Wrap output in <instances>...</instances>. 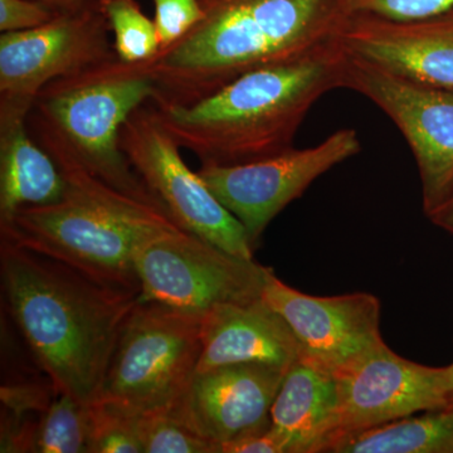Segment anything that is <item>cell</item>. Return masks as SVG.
Returning a JSON list of instances; mask_svg holds the SVG:
<instances>
[{
	"label": "cell",
	"instance_id": "obj_3",
	"mask_svg": "<svg viewBox=\"0 0 453 453\" xmlns=\"http://www.w3.org/2000/svg\"><path fill=\"white\" fill-rule=\"evenodd\" d=\"M345 65L347 53L335 41L250 71L195 103H149L178 145L202 165H241L294 148L316 101L342 88Z\"/></svg>",
	"mask_w": 453,
	"mask_h": 453
},
{
	"label": "cell",
	"instance_id": "obj_28",
	"mask_svg": "<svg viewBox=\"0 0 453 453\" xmlns=\"http://www.w3.org/2000/svg\"><path fill=\"white\" fill-rule=\"evenodd\" d=\"M426 216L434 225L453 234V193L447 196L445 201L436 205L434 210L426 213Z\"/></svg>",
	"mask_w": 453,
	"mask_h": 453
},
{
	"label": "cell",
	"instance_id": "obj_11",
	"mask_svg": "<svg viewBox=\"0 0 453 453\" xmlns=\"http://www.w3.org/2000/svg\"><path fill=\"white\" fill-rule=\"evenodd\" d=\"M98 0L50 22L0 35V98L31 104L47 83L116 57Z\"/></svg>",
	"mask_w": 453,
	"mask_h": 453
},
{
	"label": "cell",
	"instance_id": "obj_10",
	"mask_svg": "<svg viewBox=\"0 0 453 453\" xmlns=\"http://www.w3.org/2000/svg\"><path fill=\"white\" fill-rule=\"evenodd\" d=\"M360 150L357 131L340 129L310 148H291L241 165H201L198 173L217 199L242 223L256 251L275 217L316 179Z\"/></svg>",
	"mask_w": 453,
	"mask_h": 453
},
{
	"label": "cell",
	"instance_id": "obj_8",
	"mask_svg": "<svg viewBox=\"0 0 453 453\" xmlns=\"http://www.w3.org/2000/svg\"><path fill=\"white\" fill-rule=\"evenodd\" d=\"M120 146L127 159L180 228L237 257L253 259L246 229L184 162L180 146L150 103L122 125Z\"/></svg>",
	"mask_w": 453,
	"mask_h": 453
},
{
	"label": "cell",
	"instance_id": "obj_25",
	"mask_svg": "<svg viewBox=\"0 0 453 453\" xmlns=\"http://www.w3.org/2000/svg\"><path fill=\"white\" fill-rule=\"evenodd\" d=\"M350 13L387 19L412 20L438 16L453 9V0H348Z\"/></svg>",
	"mask_w": 453,
	"mask_h": 453
},
{
	"label": "cell",
	"instance_id": "obj_5",
	"mask_svg": "<svg viewBox=\"0 0 453 453\" xmlns=\"http://www.w3.org/2000/svg\"><path fill=\"white\" fill-rule=\"evenodd\" d=\"M155 94L149 61L127 64L116 56L47 83L29 116L53 131L94 177L169 216L120 146L122 125Z\"/></svg>",
	"mask_w": 453,
	"mask_h": 453
},
{
	"label": "cell",
	"instance_id": "obj_24",
	"mask_svg": "<svg viewBox=\"0 0 453 453\" xmlns=\"http://www.w3.org/2000/svg\"><path fill=\"white\" fill-rule=\"evenodd\" d=\"M154 22L159 33L162 50L181 40L201 22L203 9L199 0H153Z\"/></svg>",
	"mask_w": 453,
	"mask_h": 453
},
{
	"label": "cell",
	"instance_id": "obj_27",
	"mask_svg": "<svg viewBox=\"0 0 453 453\" xmlns=\"http://www.w3.org/2000/svg\"><path fill=\"white\" fill-rule=\"evenodd\" d=\"M220 453H288V449L270 419V422L222 445Z\"/></svg>",
	"mask_w": 453,
	"mask_h": 453
},
{
	"label": "cell",
	"instance_id": "obj_16",
	"mask_svg": "<svg viewBox=\"0 0 453 453\" xmlns=\"http://www.w3.org/2000/svg\"><path fill=\"white\" fill-rule=\"evenodd\" d=\"M201 342L196 372L238 363L288 369L301 357L290 326L262 296L225 303L202 316Z\"/></svg>",
	"mask_w": 453,
	"mask_h": 453
},
{
	"label": "cell",
	"instance_id": "obj_9",
	"mask_svg": "<svg viewBox=\"0 0 453 453\" xmlns=\"http://www.w3.org/2000/svg\"><path fill=\"white\" fill-rule=\"evenodd\" d=\"M342 88L371 100L407 140L422 184L428 213L453 193V88L396 76L347 55Z\"/></svg>",
	"mask_w": 453,
	"mask_h": 453
},
{
	"label": "cell",
	"instance_id": "obj_14",
	"mask_svg": "<svg viewBox=\"0 0 453 453\" xmlns=\"http://www.w3.org/2000/svg\"><path fill=\"white\" fill-rule=\"evenodd\" d=\"M286 372L259 363L196 372L169 413L199 436L222 447L270 422L271 407Z\"/></svg>",
	"mask_w": 453,
	"mask_h": 453
},
{
	"label": "cell",
	"instance_id": "obj_22",
	"mask_svg": "<svg viewBox=\"0 0 453 453\" xmlns=\"http://www.w3.org/2000/svg\"><path fill=\"white\" fill-rule=\"evenodd\" d=\"M138 434L144 453H220L169 412L138 416Z\"/></svg>",
	"mask_w": 453,
	"mask_h": 453
},
{
	"label": "cell",
	"instance_id": "obj_18",
	"mask_svg": "<svg viewBox=\"0 0 453 453\" xmlns=\"http://www.w3.org/2000/svg\"><path fill=\"white\" fill-rule=\"evenodd\" d=\"M339 403L338 377L300 357L283 377L271 425L288 453L327 452L338 431Z\"/></svg>",
	"mask_w": 453,
	"mask_h": 453
},
{
	"label": "cell",
	"instance_id": "obj_2",
	"mask_svg": "<svg viewBox=\"0 0 453 453\" xmlns=\"http://www.w3.org/2000/svg\"><path fill=\"white\" fill-rule=\"evenodd\" d=\"M203 18L149 61L154 103L190 104L242 74L333 43L348 0H199Z\"/></svg>",
	"mask_w": 453,
	"mask_h": 453
},
{
	"label": "cell",
	"instance_id": "obj_1",
	"mask_svg": "<svg viewBox=\"0 0 453 453\" xmlns=\"http://www.w3.org/2000/svg\"><path fill=\"white\" fill-rule=\"evenodd\" d=\"M3 303L58 395L92 404L139 294L0 241Z\"/></svg>",
	"mask_w": 453,
	"mask_h": 453
},
{
	"label": "cell",
	"instance_id": "obj_6",
	"mask_svg": "<svg viewBox=\"0 0 453 453\" xmlns=\"http://www.w3.org/2000/svg\"><path fill=\"white\" fill-rule=\"evenodd\" d=\"M202 316L140 301L107 368L97 401L133 416L169 412L195 377Z\"/></svg>",
	"mask_w": 453,
	"mask_h": 453
},
{
	"label": "cell",
	"instance_id": "obj_12",
	"mask_svg": "<svg viewBox=\"0 0 453 453\" xmlns=\"http://www.w3.org/2000/svg\"><path fill=\"white\" fill-rule=\"evenodd\" d=\"M262 297L290 326L301 359L336 377L386 344L380 301L368 292L312 296L286 285L267 267Z\"/></svg>",
	"mask_w": 453,
	"mask_h": 453
},
{
	"label": "cell",
	"instance_id": "obj_20",
	"mask_svg": "<svg viewBox=\"0 0 453 453\" xmlns=\"http://www.w3.org/2000/svg\"><path fill=\"white\" fill-rule=\"evenodd\" d=\"M91 404L56 393L38 418L32 453H89Z\"/></svg>",
	"mask_w": 453,
	"mask_h": 453
},
{
	"label": "cell",
	"instance_id": "obj_7",
	"mask_svg": "<svg viewBox=\"0 0 453 453\" xmlns=\"http://www.w3.org/2000/svg\"><path fill=\"white\" fill-rule=\"evenodd\" d=\"M266 268L180 226L154 235L135 255L140 301L199 316L225 303L261 297Z\"/></svg>",
	"mask_w": 453,
	"mask_h": 453
},
{
	"label": "cell",
	"instance_id": "obj_23",
	"mask_svg": "<svg viewBox=\"0 0 453 453\" xmlns=\"http://www.w3.org/2000/svg\"><path fill=\"white\" fill-rule=\"evenodd\" d=\"M89 453H144L138 434V416L105 402L92 403Z\"/></svg>",
	"mask_w": 453,
	"mask_h": 453
},
{
	"label": "cell",
	"instance_id": "obj_13",
	"mask_svg": "<svg viewBox=\"0 0 453 453\" xmlns=\"http://www.w3.org/2000/svg\"><path fill=\"white\" fill-rule=\"evenodd\" d=\"M338 380L339 423L332 446L384 423L452 407L449 366L418 365L387 344L338 375Z\"/></svg>",
	"mask_w": 453,
	"mask_h": 453
},
{
	"label": "cell",
	"instance_id": "obj_19",
	"mask_svg": "<svg viewBox=\"0 0 453 453\" xmlns=\"http://www.w3.org/2000/svg\"><path fill=\"white\" fill-rule=\"evenodd\" d=\"M330 453H453V405L365 429L339 440Z\"/></svg>",
	"mask_w": 453,
	"mask_h": 453
},
{
	"label": "cell",
	"instance_id": "obj_30",
	"mask_svg": "<svg viewBox=\"0 0 453 453\" xmlns=\"http://www.w3.org/2000/svg\"><path fill=\"white\" fill-rule=\"evenodd\" d=\"M449 402H451V405H453V363L449 365Z\"/></svg>",
	"mask_w": 453,
	"mask_h": 453
},
{
	"label": "cell",
	"instance_id": "obj_21",
	"mask_svg": "<svg viewBox=\"0 0 453 453\" xmlns=\"http://www.w3.org/2000/svg\"><path fill=\"white\" fill-rule=\"evenodd\" d=\"M115 41L113 50L121 61H150L162 50L154 19L146 17L136 0H98Z\"/></svg>",
	"mask_w": 453,
	"mask_h": 453
},
{
	"label": "cell",
	"instance_id": "obj_29",
	"mask_svg": "<svg viewBox=\"0 0 453 453\" xmlns=\"http://www.w3.org/2000/svg\"><path fill=\"white\" fill-rule=\"evenodd\" d=\"M38 2L49 5L57 13H61V12L74 11V9L86 7V5L91 4L96 0H38Z\"/></svg>",
	"mask_w": 453,
	"mask_h": 453
},
{
	"label": "cell",
	"instance_id": "obj_26",
	"mask_svg": "<svg viewBox=\"0 0 453 453\" xmlns=\"http://www.w3.org/2000/svg\"><path fill=\"white\" fill-rule=\"evenodd\" d=\"M57 12L38 0H0V32H19L50 22Z\"/></svg>",
	"mask_w": 453,
	"mask_h": 453
},
{
	"label": "cell",
	"instance_id": "obj_15",
	"mask_svg": "<svg viewBox=\"0 0 453 453\" xmlns=\"http://www.w3.org/2000/svg\"><path fill=\"white\" fill-rule=\"evenodd\" d=\"M336 41L348 56L396 76L453 88V9L412 20L353 13Z\"/></svg>",
	"mask_w": 453,
	"mask_h": 453
},
{
	"label": "cell",
	"instance_id": "obj_4",
	"mask_svg": "<svg viewBox=\"0 0 453 453\" xmlns=\"http://www.w3.org/2000/svg\"><path fill=\"white\" fill-rule=\"evenodd\" d=\"M28 118L33 138L61 169L65 192L59 202L20 208L2 220L0 241L50 256L140 296L136 252L154 235L179 226L164 211L94 177L53 131Z\"/></svg>",
	"mask_w": 453,
	"mask_h": 453
},
{
	"label": "cell",
	"instance_id": "obj_17",
	"mask_svg": "<svg viewBox=\"0 0 453 453\" xmlns=\"http://www.w3.org/2000/svg\"><path fill=\"white\" fill-rule=\"evenodd\" d=\"M32 106L0 98V222L20 208L52 204L65 196L61 169L29 131Z\"/></svg>",
	"mask_w": 453,
	"mask_h": 453
}]
</instances>
